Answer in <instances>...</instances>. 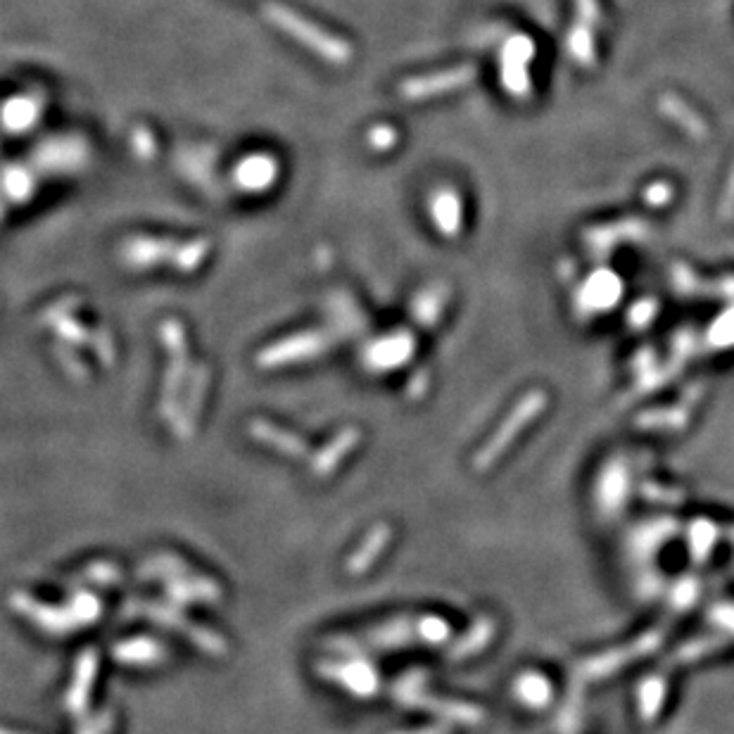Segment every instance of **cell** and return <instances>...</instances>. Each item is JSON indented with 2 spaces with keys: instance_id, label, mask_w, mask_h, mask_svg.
<instances>
[{
  "instance_id": "9",
  "label": "cell",
  "mask_w": 734,
  "mask_h": 734,
  "mask_svg": "<svg viewBox=\"0 0 734 734\" xmlns=\"http://www.w3.org/2000/svg\"><path fill=\"white\" fill-rule=\"evenodd\" d=\"M250 433H252V438L264 442V445L274 447L276 452L286 454V457L302 459V457H307V452H309L305 440H300L297 435L290 433V430L278 428L269 421H252Z\"/></svg>"
},
{
  "instance_id": "7",
  "label": "cell",
  "mask_w": 734,
  "mask_h": 734,
  "mask_svg": "<svg viewBox=\"0 0 734 734\" xmlns=\"http://www.w3.org/2000/svg\"><path fill=\"white\" fill-rule=\"evenodd\" d=\"M207 385H210V373H207L205 366H200V369L195 371L191 385H188L186 400H183V407H181L179 419L174 421L176 435H179L181 440H188L193 435L195 421H198L200 409H202V402H205Z\"/></svg>"
},
{
  "instance_id": "2",
  "label": "cell",
  "mask_w": 734,
  "mask_h": 734,
  "mask_svg": "<svg viewBox=\"0 0 734 734\" xmlns=\"http://www.w3.org/2000/svg\"><path fill=\"white\" fill-rule=\"evenodd\" d=\"M145 613H148V616L153 618L155 623H160L162 628H172V630H176L183 637H191V642L195 644V647H200L202 651H207V654H217V656L226 654L224 637L217 635V632L207 630V628H198V625H193L191 620L183 618L179 611L172 609V606H167V604H150L148 609H145Z\"/></svg>"
},
{
  "instance_id": "1",
  "label": "cell",
  "mask_w": 734,
  "mask_h": 734,
  "mask_svg": "<svg viewBox=\"0 0 734 734\" xmlns=\"http://www.w3.org/2000/svg\"><path fill=\"white\" fill-rule=\"evenodd\" d=\"M319 673L335 685L345 687L354 696H371L378 687V675L364 658H347V661H326L319 666Z\"/></svg>"
},
{
  "instance_id": "12",
  "label": "cell",
  "mask_w": 734,
  "mask_h": 734,
  "mask_svg": "<svg viewBox=\"0 0 734 734\" xmlns=\"http://www.w3.org/2000/svg\"><path fill=\"white\" fill-rule=\"evenodd\" d=\"M388 540H390L388 525H376V528H373L371 533L366 535L362 547H359L357 552H354L350 559H347V571H350L352 575L369 571L371 563L383 554V549H385V544H388Z\"/></svg>"
},
{
  "instance_id": "8",
  "label": "cell",
  "mask_w": 734,
  "mask_h": 734,
  "mask_svg": "<svg viewBox=\"0 0 734 734\" xmlns=\"http://www.w3.org/2000/svg\"><path fill=\"white\" fill-rule=\"evenodd\" d=\"M359 440H362V433L354 428H347L343 430V433H338L335 438L328 442V445L321 449V452H316L312 457V473L316 478H328L331 473L335 471V468L340 466V461H343L347 454H350V449H354L359 445Z\"/></svg>"
},
{
  "instance_id": "17",
  "label": "cell",
  "mask_w": 734,
  "mask_h": 734,
  "mask_svg": "<svg viewBox=\"0 0 734 734\" xmlns=\"http://www.w3.org/2000/svg\"><path fill=\"white\" fill-rule=\"evenodd\" d=\"M397 734H445V730H440V727H423V730H414V732H397Z\"/></svg>"
},
{
  "instance_id": "18",
  "label": "cell",
  "mask_w": 734,
  "mask_h": 734,
  "mask_svg": "<svg viewBox=\"0 0 734 734\" xmlns=\"http://www.w3.org/2000/svg\"><path fill=\"white\" fill-rule=\"evenodd\" d=\"M0 734H17V732H10V730H3V727H0Z\"/></svg>"
},
{
  "instance_id": "4",
  "label": "cell",
  "mask_w": 734,
  "mask_h": 734,
  "mask_svg": "<svg viewBox=\"0 0 734 734\" xmlns=\"http://www.w3.org/2000/svg\"><path fill=\"white\" fill-rule=\"evenodd\" d=\"M164 333V343L167 347H172L174 357H172V369L167 371V378H164V390H162V402H160V411L164 419H174V411L179 407V388L183 383V373H186V350H183V338L181 331L176 324H169L162 328Z\"/></svg>"
},
{
  "instance_id": "16",
  "label": "cell",
  "mask_w": 734,
  "mask_h": 734,
  "mask_svg": "<svg viewBox=\"0 0 734 734\" xmlns=\"http://www.w3.org/2000/svg\"><path fill=\"white\" fill-rule=\"evenodd\" d=\"M112 723H115V720H112V713L103 711L100 715H96V718L88 720V723L79 730V734H110Z\"/></svg>"
},
{
  "instance_id": "3",
  "label": "cell",
  "mask_w": 734,
  "mask_h": 734,
  "mask_svg": "<svg viewBox=\"0 0 734 734\" xmlns=\"http://www.w3.org/2000/svg\"><path fill=\"white\" fill-rule=\"evenodd\" d=\"M12 609L20 611L24 618H29L31 623L39 625L41 630L50 632V635H67V632L79 630L81 625L77 618L72 616L69 609H55V606L43 604V601L29 597L27 592H17L10 597Z\"/></svg>"
},
{
  "instance_id": "13",
  "label": "cell",
  "mask_w": 734,
  "mask_h": 734,
  "mask_svg": "<svg viewBox=\"0 0 734 734\" xmlns=\"http://www.w3.org/2000/svg\"><path fill=\"white\" fill-rule=\"evenodd\" d=\"M138 575H141V578L174 580V578H183V575H188V566L181 559H176V556L160 554V556H155V559L145 561Z\"/></svg>"
},
{
  "instance_id": "6",
  "label": "cell",
  "mask_w": 734,
  "mask_h": 734,
  "mask_svg": "<svg viewBox=\"0 0 734 734\" xmlns=\"http://www.w3.org/2000/svg\"><path fill=\"white\" fill-rule=\"evenodd\" d=\"M328 343L319 335H302V338L288 340V343L269 347L267 352L259 354V364L262 366H281L290 362H300V359H312L314 354L324 352Z\"/></svg>"
},
{
  "instance_id": "15",
  "label": "cell",
  "mask_w": 734,
  "mask_h": 734,
  "mask_svg": "<svg viewBox=\"0 0 734 734\" xmlns=\"http://www.w3.org/2000/svg\"><path fill=\"white\" fill-rule=\"evenodd\" d=\"M84 578L98 582V585H112V582L122 578V571H119L115 563H93V566L84 573Z\"/></svg>"
},
{
  "instance_id": "14",
  "label": "cell",
  "mask_w": 734,
  "mask_h": 734,
  "mask_svg": "<svg viewBox=\"0 0 734 734\" xmlns=\"http://www.w3.org/2000/svg\"><path fill=\"white\" fill-rule=\"evenodd\" d=\"M67 609L72 611V616L77 618V623L84 628V625L96 623V620L100 618V613H103V604H100V599L93 597V594L77 592L74 594V599H69Z\"/></svg>"
},
{
  "instance_id": "10",
  "label": "cell",
  "mask_w": 734,
  "mask_h": 734,
  "mask_svg": "<svg viewBox=\"0 0 734 734\" xmlns=\"http://www.w3.org/2000/svg\"><path fill=\"white\" fill-rule=\"evenodd\" d=\"M167 594L176 604H193V601H217L221 597L219 585L200 575H183V578L167 580Z\"/></svg>"
},
{
  "instance_id": "5",
  "label": "cell",
  "mask_w": 734,
  "mask_h": 734,
  "mask_svg": "<svg viewBox=\"0 0 734 734\" xmlns=\"http://www.w3.org/2000/svg\"><path fill=\"white\" fill-rule=\"evenodd\" d=\"M96 675H98V654L93 649H86L84 654L79 656L77 670H74V680H72V685H69L67 696H65L67 711L72 715H77V718L86 715L88 711V696H91Z\"/></svg>"
},
{
  "instance_id": "11",
  "label": "cell",
  "mask_w": 734,
  "mask_h": 734,
  "mask_svg": "<svg viewBox=\"0 0 734 734\" xmlns=\"http://www.w3.org/2000/svg\"><path fill=\"white\" fill-rule=\"evenodd\" d=\"M164 656H167V649L150 637L124 639L115 647V658L126 666H157L164 661Z\"/></svg>"
}]
</instances>
